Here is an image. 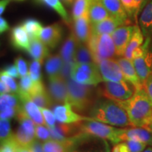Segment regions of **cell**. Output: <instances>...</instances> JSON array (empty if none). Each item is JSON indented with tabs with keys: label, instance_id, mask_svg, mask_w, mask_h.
Instances as JSON below:
<instances>
[{
	"label": "cell",
	"instance_id": "cell-1",
	"mask_svg": "<svg viewBox=\"0 0 152 152\" xmlns=\"http://www.w3.org/2000/svg\"><path fill=\"white\" fill-rule=\"evenodd\" d=\"M118 102L128 113L132 127L150 130L152 125V102L144 88L135 91L128 100Z\"/></svg>",
	"mask_w": 152,
	"mask_h": 152
},
{
	"label": "cell",
	"instance_id": "cell-2",
	"mask_svg": "<svg viewBox=\"0 0 152 152\" xmlns=\"http://www.w3.org/2000/svg\"><path fill=\"white\" fill-rule=\"evenodd\" d=\"M89 115L94 121L114 126H132L127 111L116 101L98 99L89 112Z\"/></svg>",
	"mask_w": 152,
	"mask_h": 152
},
{
	"label": "cell",
	"instance_id": "cell-3",
	"mask_svg": "<svg viewBox=\"0 0 152 152\" xmlns=\"http://www.w3.org/2000/svg\"><path fill=\"white\" fill-rule=\"evenodd\" d=\"M68 104L77 113H89L99 96L93 85H83L72 79L67 80Z\"/></svg>",
	"mask_w": 152,
	"mask_h": 152
},
{
	"label": "cell",
	"instance_id": "cell-4",
	"mask_svg": "<svg viewBox=\"0 0 152 152\" xmlns=\"http://www.w3.org/2000/svg\"><path fill=\"white\" fill-rule=\"evenodd\" d=\"M87 44L92 55L94 62L96 64L102 60L113 58L116 55L115 44L111 35L109 34H91Z\"/></svg>",
	"mask_w": 152,
	"mask_h": 152
},
{
	"label": "cell",
	"instance_id": "cell-5",
	"mask_svg": "<svg viewBox=\"0 0 152 152\" xmlns=\"http://www.w3.org/2000/svg\"><path fill=\"white\" fill-rule=\"evenodd\" d=\"M151 39L149 37L146 38L142 46L133 53L132 61L142 85L152 73V52L150 49Z\"/></svg>",
	"mask_w": 152,
	"mask_h": 152
},
{
	"label": "cell",
	"instance_id": "cell-6",
	"mask_svg": "<svg viewBox=\"0 0 152 152\" xmlns=\"http://www.w3.org/2000/svg\"><path fill=\"white\" fill-rule=\"evenodd\" d=\"M135 88L128 80L121 82H104L98 88L100 96L116 102L130 99L135 92Z\"/></svg>",
	"mask_w": 152,
	"mask_h": 152
},
{
	"label": "cell",
	"instance_id": "cell-7",
	"mask_svg": "<svg viewBox=\"0 0 152 152\" xmlns=\"http://www.w3.org/2000/svg\"><path fill=\"white\" fill-rule=\"evenodd\" d=\"M80 128L82 132L88 133L93 136L111 141L112 144H118V133L121 129L109 126L104 123L99 122L92 118L80 121Z\"/></svg>",
	"mask_w": 152,
	"mask_h": 152
},
{
	"label": "cell",
	"instance_id": "cell-8",
	"mask_svg": "<svg viewBox=\"0 0 152 152\" xmlns=\"http://www.w3.org/2000/svg\"><path fill=\"white\" fill-rule=\"evenodd\" d=\"M71 78L80 84L93 86H96L104 81L98 65L95 63H75L72 71Z\"/></svg>",
	"mask_w": 152,
	"mask_h": 152
},
{
	"label": "cell",
	"instance_id": "cell-9",
	"mask_svg": "<svg viewBox=\"0 0 152 152\" xmlns=\"http://www.w3.org/2000/svg\"><path fill=\"white\" fill-rule=\"evenodd\" d=\"M108 146L106 140L81 132L73 137L70 152H106Z\"/></svg>",
	"mask_w": 152,
	"mask_h": 152
},
{
	"label": "cell",
	"instance_id": "cell-10",
	"mask_svg": "<svg viewBox=\"0 0 152 152\" xmlns=\"http://www.w3.org/2000/svg\"><path fill=\"white\" fill-rule=\"evenodd\" d=\"M47 92L53 104H65L68 103L67 81L59 75L49 77Z\"/></svg>",
	"mask_w": 152,
	"mask_h": 152
},
{
	"label": "cell",
	"instance_id": "cell-11",
	"mask_svg": "<svg viewBox=\"0 0 152 152\" xmlns=\"http://www.w3.org/2000/svg\"><path fill=\"white\" fill-rule=\"evenodd\" d=\"M104 82H121L126 80L117 60L113 58L102 60L97 64Z\"/></svg>",
	"mask_w": 152,
	"mask_h": 152
},
{
	"label": "cell",
	"instance_id": "cell-12",
	"mask_svg": "<svg viewBox=\"0 0 152 152\" xmlns=\"http://www.w3.org/2000/svg\"><path fill=\"white\" fill-rule=\"evenodd\" d=\"M136 26H121L115 30L111 34L117 56H124L125 49L134 33Z\"/></svg>",
	"mask_w": 152,
	"mask_h": 152
},
{
	"label": "cell",
	"instance_id": "cell-13",
	"mask_svg": "<svg viewBox=\"0 0 152 152\" xmlns=\"http://www.w3.org/2000/svg\"><path fill=\"white\" fill-rule=\"evenodd\" d=\"M20 105L18 111L21 112L35 123V125H42L47 126L40 108L30 99L28 95L20 96ZM17 111V112H18Z\"/></svg>",
	"mask_w": 152,
	"mask_h": 152
},
{
	"label": "cell",
	"instance_id": "cell-14",
	"mask_svg": "<svg viewBox=\"0 0 152 152\" xmlns=\"http://www.w3.org/2000/svg\"><path fill=\"white\" fill-rule=\"evenodd\" d=\"M51 133L52 140L64 141L68 139L73 137L81 133L79 122L73 123H61L56 124L52 128H48Z\"/></svg>",
	"mask_w": 152,
	"mask_h": 152
},
{
	"label": "cell",
	"instance_id": "cell-15",
	"mask_svg": "<svg viewBox=\"0 0 152 152\" xmlns=\"http://www.w3.org/2000/svg\"><path fill=\"white\" fill-rule=\"evenodd\" d=\"M56 121L61 123H73L79 121L89 120L91 118L80 115L79 113H75L70 104H58L53 109Z\"/></svg>",
	"mask_w": 152,
	"mask_h": 152
},
{
	"label": "cell",
	"instance_id": "cell-16",
	"mask_svg": "<svg viewBox=\"0 0 152 152\" xmlns=\"http://www.w3.org/2000/svg\"><path fill=\"white\" fill-rule=\"evenodd\" d=\"M120 141H126L128 140H138L147 145L152 147V132L146 128H134L121 129L118 133Z\"/></svg>",
	"mask_w": 152,
	"mask_h": 152
},
{
	"label": "cell",
	"instance_id": "cell-17",
	"mask_svg": "<svg viewBox=\"0 0 152 152\" xmlns=\"http://www.w3.org/2000/svg\"><path fill=\"white\" fill-rule=\"evenodd\" d=\"M63 28L59 24L54 23L43 28L39 39L47 47L54 49L59 44L63 37Z\"/></svg>",
	"mask_w": 152,
	"mask_h": 152
},
{
	"label": "cell",
	"instance_id": "cell-18",
	"mask_svg": "<svg viewBox=\"0 0 152 152\" xmlns=\"http://www.w3.org/2000/svg\"><path fill=\"white\" fill-rule=\"evenodd\" d=\"M73 33L79 42L87 43L91 36V23L88 11L81 17L74 20Z\"/></svg>",
	"mask_w": 152,
	"mask_h": 152
},
{
	"label": "cell",
	"instance_id": "cell-19",
	"mask_svg": "<svg viewBox=\"0 0 152 152\" xmlns=\"http://www.w3.org/2000/svg\"><path fill=\"white\" fill-rule=\"evenodd\" d=\"M29 96L35 104L40 109L49 108L52 106V102L51 100L48 92L46 90L42 81L34 82L33 87L29 93Z\"/></svg>",
	"mask_w": 152,
	"mask_h": 152
},
{
	"label": "cell",
	"instance_id": "cell-20",
	"mask_svg": "<svg viewBox=\"0 0 152 152\" xmlns=\"http://www.w3.org/2000/svg\"><path fill=\"white\" fill-rule=\"evenodd\" d=\"M126 23L122 19L109 16L105 20L95 24H91V34L92 35H102L109 34L111 35L115 29Z\"/></svg>",
	"mask_w": 152,
	"mask_h": 152
},
{
	"label": "cell",
	"instance_id": "cell-21",
	"mask_svg": "<svg viewBox=\"0 0 152 152\" xmlns=\"http://www.w3.org/2000/svg\"><path fill=\"white\" fill-rule=\"evenodd\" d=\"M117 61L121 66L125 78L134 87L136 91L143 88V85L140 81L132 61L126 58L125 57H121Z\"/></svg>",
	"mask_w": 152,
	"mask_h": 152
},
{
	"label": "cell",
	"instance_id": "cell-22",
	"mask_svg": "<svg viewBox=\"0 0 152 152\" xmlns=\"http://www.w3.org/2000/svg\"><path fill=\"white\" fill-rule=\"evenodd\" d=\"M30 37L22 25L15 26L11 30V42L15 48L28 52L30 47Z\"/></svg>",
	"mask_w": 152,
	"mask_h": 152
},
{
	"label": "cell",
	"instance_id": "cell-23",
	"mask_svg": "<svg viewBox=\"0 0 152 152\" xmlns=\"http://www.w3.org/2000/svg\"><path fill=\"white\" fill-rule=\"evenodd\" d=\"M88 14L91 24L97 23L111 16L101 0H90Z\"/></svg>",
	"mask_w": 152,
	"mask_h": 152
},
{
	"label": "cell",
	"instance_id": "cell-24",
	"mask_svg": "<svg viewBox=\"0 0 152 152\" xmlns=\"http://www.w3.org/2000/svg\"><path fill=\"white\" fill-rule=\"evenodd\" d=\"M139 24L144 37L152 38V0L146 4L139 18Z\"/></svg>",
	"mask_w": 152,
	"mask_h": 152
},
{
	"label": "cell",
	"instance_id": "cell-25",
	"mask_svg": "<svg viewBox=\"0 0 152 152\" xmlns=\"http://www.w3.org/2000/svg\"><path fill=\"white\" fill-rule=\"evenodd\" d=\"M79 43L73 33L66 38L60 51V55L64 62H75V51Z\"/></svg>",
	"mask_w": 152,
	"mask_h": 152
},
{
	"label": "cell",
	"instance_id": "cell-26",
	"mask_svg": "<svg viewBox=\"0 0 152 152\" xmlns=\"http://www.w3.org/2000/svg\"><path fill=\"white\" fill-rule=\"evenodd\" d=\"M28 52L34 60L39 61L42 63L45 58L49 56L48 47L39 38L30 40V47Z\"/></svg>",
	"mask_w": 152,
	"mask_h": 152
},
{
	"label": "cell",
	"instance_id": "cell-27",
	"mask_svg": "<svg viewBox=\"0 0 152 152\" xmlns=\"http://www.w3.org/2000/svg\"><path fill=\"white\" fill-rule=\"evenodd\" d=\"M110 16L118 18L128 22V15L121 3V0H101Z\"/></svg>",
	"mask_w": 152,
	"mask_h": 152
},
{
	"label": "cell",
	"instance_id": "cell-28",
	"mask_svg": "<svg viewBox=\"0 0 152 152\" xmlns=\"http://www.w3.org/2000/svg\"><path fill=\"white\" fill-rule=\"evenodd\" d=\"M72 144V137L64 141H58L51 139L44 142L43 149L45 152H70Z\"/></svg>",
	"mask_w": 152,
	"mask_h": 152
},
{
	"label": "cell",
	"instance_id": "cell-29",
	"mask_svg": "<svg viewBox=\"0 0 152 152\" xmlns=\"http://www.w3.org/2000/svg\"><path fill=\"white\" fill-rule=\"evenodd\" d=\"M144 36L142 33V31L139 26H136L135 30H134V33L131 37L130 41L129 42V44L127 47L124 54V56L126 58H128L132 61L133 53L137 49L139 48L140 46H142V44L144 43Z\"/></svg>",
	"mask_w": 152,
	"mask_h": 152
},
{
	"label": "cell",
	"instance_id": "cell-30",
	"mask_svg": "<svg viewBox=\"0 0 152 152\" xmlns=\"http://www.w3.org/2000/svg\"><path fill=\"white\" fill-rule=\"evenodd\" d=\"M64 61L60 54L49 55L45 64V70L49 77H56L59 75L61 70Z\"/></svg>",
	"mask_w": 152,
	"mask_h": 152
},
{
	"label": "cell",
	"instance_id": "cell-31",
	"mask_svg": "<svg viewBox=\"0 0 152 152\" xmlns=\"http://www.w3.org/2000/svg\"><path fill=\"white\" fill-rule=\"evenodd\" d=\"M22 26L28 33L30 40L39 38V35L43 29L42 25L40 22L35 19L29 18L24 20Z\"/></svg>",
	"mask_w": 152,
	"mask_h": 152
},
{
	"label": "cell",
	"instance_id": "cell-32",
	"mask_svg": "<svg viewBox=\"0 0 152 152\" xmlns=\"http://www.w3.org/2000/svg\"><path fill=\"white\" fill-rule=\"evenodd\" d=\"M14 138L18 146L30 147L35 140L36 136L25 130L20 125L16 133H14Z\"/></svg>",
	"mask_w": 152,
	"mask_h": 152
},
{
	"label": "cell",
	"instance_id": "cell-33",
	"mask_svg": "<svg viewBox=\"0 0 152 152\" xmlns=\"http://www.w3.org/2000/svg\"><path fill=\"white\" fill-rule=\"evenodd\" d=\"M75 63L77 64H87V63H94L92 55L88 47L82 45L80 42L75 51Z\"/></svg>",
	"mask_w": 152,
	"mask_h": 152
},
{
	"label": "cell",
	"instance_id": "cell-34",
	"mask_svg": "<svg viewBox=\"0 0 152 152\" xmlns=\"http://www.w3.org/2000/svg\"><path fill=\"white\" fill-rule=\"evenodd\" d=\"M41 1H43L45 4H46L47 6H49V7H51L52 9H54L57 14L61 17L63 20H64L66 23H69V16H68L66 9H64V6L62 5L60 0H41Z\"/></svg>",
	"mask_w": 152,
	"mask_h": 152
},
{
	"label": "cell",
	"instance_id": "cell-35",
	"mask_svg": "<svg viewBox=\"0 0 152 152\" xmlns=\"http://www.w3.org/2000/svg\"><path fill=\"white\" fill-rule=\"evenodd\" d=\"M90 1V0H75L72 13L73 20L81 17L88 11Z\"/></svg>",
	"mask_w": 152,
	"mask_h": 152
},
{
	"label": "cell",
	"instance_id": "cell-36",
	"mask_svg": "<svg viewBox=\"0 0 152 152\" xmlns=\"http://www.w3.org/2000/svg\"><path fill=\"white\" fill-rule=\"evenodd\" d=\"M34 82L31 79L29 74L23 76L19 82V91L18 94L20 96H25V95H28L33 87Z\"/></svg>",
	"mask_w": 152,
	"mask_h": 152
},
{
	"label": "cell",
	"instance_id": "cell-37",
	"mask_svg": "<svg viewBox=\"0 0 152 152\" xmlns=\"http://www.w3.org/2000/svg\"><path fill=\"white\" fill-rule=\"evenodd\" d=\"M14 133L11 132L10 120L1 119L0 121V139L1 142L10 139Z\"/></svg>",
	"mask_w": 152,
	"mask_h": 152
},
{
	"label": "cell",
	"instance_id": "cell-38",
	"mask_svg": "<svg viewBox=\"0 0 152 152\" xmlns=\"http://www.w3.org/2000/svg\"><path fill=\"white\" fill-rule=\"evenodd\" d=\"M41 65L42 62L34 60L30 65L29 75L33 82L41 81Z\"/></svg>",
	"mask_w": 152,
	"mask_h": 152
},
{
	"label": "cell",
	"instance_id": "cell-39",
	"mask_svg": "<svg viewBox=\"0 0 152 152\" xmlns=\"http://www.w3.org/2000/svg\"><path fill=\"white\" fill-rule=\"evenodd\" d=\"M36 138L39 141L46 142L52 139L51 133L47 126L42 125H36L35 126Z\"/></svg>",
	"mask_w": 152,
	"mask_h": 152
},
{
	"label": "cell",
	"instance_id": "cell-40",
	"mask_svg": "<svg viewBox=\"0 0 152 152\" xmlns=\"http://www.w3.org/2000/svg\"><path fill=\"white\" fill-rule=\"evenodd\" d=\"M14 135V134H13ZM18 144L14 140V136L6 141L1 142V150L0 152H17Z\"/></svg>",
	"mask_w": 152,
	"mask_h": 152
},
{
	"label": "cell",
	"instance_id": "cell-41",
	"mask_svg": "<svg viewBox=\"0 0 152 152\" xmlns=\"http://www.w3.org/2000/svg\"><path fill=\"white\" fill-rule=\"evenodd\" d=\"M0 110H1V119L10 120L16 115L18 110L11 106L6 105L4 104H0Z\"/></svg>",
	"mask_w": 152,
	"mask_h": 152
},
{
	"label": "cell",
	"instance_id": "cell-42",
	"mask_svg": "<svg viewBox=\"0 0 152 152\" xmlns=\"http://www.w3.org/2000/svg\"><path fill=\"white\" fill-rule=\"evenodd\" d=\"M130 152H142L147 148V144L138 140H128L125 141Z\"/></svg>",
	"mask_w": 152,
	"mask_h": 152
},
{
	"label": "cell",
	"instance_id": "cell-43",
	"mask_svg": "<svg viewBox=\"0 0 152 152\" xmlns=\"http://www.w3.org/2000/svg\"><path fill=\"white\" fill-rule=\"evenodd\" d=\"M42 113L45 123H46L47 128H52L56 125V118L53 112L49 109L48 108H42L40 109Z\"/></svg>",
	"mask_w": 152,
	"mask_h": 152
},
{
	"label": "cell",
	"instance_id": "cell-44",
	"mask_svg": "<svg viewBox=\"0 0 152 152\" xmlns=\"http://www.w3.org/2000/svg\"><path fill=\"white\" fill-rule=\"evenodd\" d=\"M74 64H75V62H64L62 68L59 73L60 77L65 80L66 81L71 78Z\"/></svg>",
	"mask_w": 152,
	"mask_h": 152
},
{
	"label": "cell",
	"instance_id": "cell-45",
	"mask_svg": "<svg viewBox=\"0 0 152 152\" xmlns=\"http://www.w3.org/2000/svg\"><path fill=\"white\" fill-rule=\"evenodd\" d=\"M121 3L124 7L129 18H135L136 9L134 0H121Z\"/></svg>",
	"mask_w": 152,
	"mask_h": 152
},
{
	"label": "cell",
	"instance_id": "cell-46",
	"mask_svg": "<svg viewBox=\"0 0 152 152\" xmlns=\"http://www.w3.org/2000/svg\"><path fill=\"white\" fill-rule=\"evenodd\" d=\"M15 65L16 66L17 69H18L19 75H20V77L28 75V73H29L28 71L27 63L22 57H17L16 59H15Z\"/></svg>",
	"mask_w": 152,
	"mask_h": 152
},
{
	"label": "cell",
	"instance_id": "cell-47",
	"mask_svg": "<svg viewBox=\"0 0 152 152\" xmlns=\"http://www.w3.org/2000/svg\"><path fill=\"white\" fill-rule=\"evenodd\" d=\"M0 77H1V80L4 82L6 84L10 87V89L11 91H12L13 93H16V94H18L19 91V87L17 85L16 83L12 77H11V76H9L8 75H6V74L1 73Z\"/></svg>",
	"mask_w": 152,
	"mask_h": 152
},
{
	"label": "cell",
	"instance_id": "cell-48",
	"mask_svg": "<svg viewBox=\"0 0 152 152\" xmlns=\"http://www.w3.org/2000/svg\"><path fill=\"white\" fill-rule=\"evenodd\" d=\"M1 73L8 75L11 77H14V78H18L20 77L16 66L14 65V64H10V65L5 66L1 71Z\"/></svg>",
	"mask_w": 152,
	"mask_h": 152
},
{
	"label": "cell",
	"instance_id": "cell-49",
	"mask_svg": "<svg viewBox=\"0 0 152 152\" xmlns=\"http://www.w3.org/2000/svg\"><path fill=\"white\" fill-rule=\"evenodd\" d=\"M143 88L152 102V73L149 75L143 84Z\"/></svg>",
	"mask_w": 152,
	"mask_h": 152
},
{
	"label": "cell",
	"instance_id": "cell-50",
	"mask_svg": "<svg viewBox=\"0 0 152 152\" xmlns=\"http://www.w3.org/2000/svg\"><path fill=\"white\" fill-rule=\"evenodd\" d=\"M149 0H134V4H135L136 14L135 18H137L138 15L142 12L146 4L149 2Z\"/></svg>",
	"mask_w": 152,
	"mask_h": 152
},
{
	"label": "cell",
	"instance_id": "cell-51",
	"mask_svg": "<svg viewBox=\"0 0 152 152\" xmlns=\"http://www.w3.org/2000/svg\"><path fill=\"white\" fill-rule=\"evenodd\" d=\"M112 152H130V149L125 142L116 144L113 148Z\"/></svg>",
	"mask_w": 152,
	"mask_h": 152
},
{
	"label": "cell",
	"instance_id": "cell-52",
	"mask_svg": "<svg viewBox=\"0 0 152 152\" xmlns=\"http://www.w3.org/2000/svg\"><path fill=\"white\" fill-rule=\"evenodd\" d=\"M30 147L33 150V152H45L43 149V144H42L39 140H35Z\"/></svg>",
	"mask_w": 152,
	"mask_h": 152
},
{
	"label": "cell",
	"instance_id": "cell-53",
	"mask_svg": "<svg viewBox=\"0 0 152 152\" xmlns=\"http://www.w3.org/2000/svg\"><path fill=\"white\" fill-rule=\"evenodd\" d=\"M9 30V25L8 22L4 18L1 17L0 18V33L2 34L3 33L8 31Z\"/></svg>",
	"mask_w": 152,
	"mask_h": 152
},
{
	"label": "cell",
	"instance_id": "cell-54",
	"mask_svg": "<svg viewBox=\"0 0 152 152\" xmlns=\"http://www.w3.org/2000/svg\"><path fill=\"white\" fill-rule=\"evenodd\" d=\"M0 92H1V94H9L12 92V91L4 82L1 80L0 81Z\"/></svg>",
	"mask_w": 152,
	"mask_h": 152
},
{
	"label": "cell",
	"instance_id": "cell-55",
	"mask_svg": "<svg viewBox=\"0 0 152 152\" xmlns=\"http://www.w3.org/2000/svg\"><path fill=\"white\" fill-rule=\"evenodd\" d=\"M10 2V0H1L0 1V14L2 15L4 12L6 7Z\"/></svg>",
	"mask_w": 152,
	"mask_h": 152
},
{
	"label": "cell",
	"instance_id": "cell-56",
	"mask_svg": "<svg viewBox=\"0 0 152 152\" xmlns=\"http://www.w3.org/2000/svg\"><path fill=\"white\" fill-rule=\"evenodd\" d=\"M17 152H33V150L30 147H23L18 146L17 149Z\"/></svg>",
	"mask_w": 152,
	"mask_h": 152
},
{
	"label": "cell",
	"instance_id": "cell-57",
	"mask_svg": "<svg viewBox=\"0 0 152 152\" xmlns=\"http://www.w3.org/2000/svg\"><path fill=\"white\" fill-rule=\"evenodd\" d=\"M62 1L67 6H71L74 2H75V0H62Z\"/></svg>",
	"mask_w": 152,
	"mask_h": 152
},
{
	"label": "cell",
	"instance_id": "cell-58",
	"mask_svg": "<svg viewBox=\"0 0 152 152\" xmlns=\"http://www.w3.org/2000/svg\"><path fill=\"white\" fill-rule=\"evenodd\" d=\"M142 152H152V147L151 146V147L146 148V149H144Z\"/></svg>",
	"mask_w": 152,
	"mask_h": 152
},
{
	"label": "cell",
	"instance_id": "cell-59",
	"mask_svg": "<svg viewBox=\"0 0 152 152\" xmlns=\"http://www.w3.org/2000/svg\"><path fill=\"white\" fill-rule=\"evenodd\" d=\"M106 152H111V150H110L109 145L107 147V149H106Z\"/></svg>",
	"mask_w": 152,
	"mask_h": 152
},
{
	"label": "cell",
	"instance_id": "cell-60",
	"mask_svg": "<svg viewBox=\"0 0 152 152\" xmlns=\"http://www.w3.org/2000/svg\"><path fill=\"white\" fill-rule=\"evenodd\" d=\"M150 130H151L152 132V125H151V126H150Z\"/></svg>",
	"mask_w": 152,
	"mask_h": 152
},
{
	"label": "cell",
	"instance_id": "cell-61",
	"mask_svg": "<svg viewBox=\"0 0 152 152\" xmlns=\"http://www.w3.org/2000/svg\"><path fill=\"white\" fill-rule=\"evenodd\" d=\"M16 1H23V0H16Z\"/></svg>",
	"mask_w": 152,
	"mask_h": 152
}]
</instances>
